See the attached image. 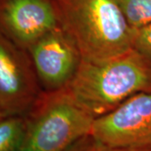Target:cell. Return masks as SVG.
<instances>
[{"instance_id":"8992f818","label":"cell","mask_w":151,"mask_h":151,"mask_svg":"<svg viewBox=\"0 0 151 151\" xmlns=\"http://www.w3.org/2000/svg\"><path fill=\"white\" fill-rule=\"evenodd\" d=\"M28 51L45 92L66 88L82 59L74 40L61 25L45 34Z\"/></svg>"},{"instance_id":"3957f363","label":"cell","mask_w":151,"mask_h":151,"mask_svg":"<svg viewBox=\"0 0 151 151\" xmlns=\"http://www.w3.org/2000/svg\"><path fill=\"white\" fill-rule=\"evenodd\" d=\"M24 118L19 151H71L90 136L94 120L66 88L42 91Z\"/></svg>"},{"instance_id":"277c9868","label":"cell","mask_w":151,"mask_h":151,"mask_svg":"<svg viewBox=\"0 0 151 151\" xmlns=\"http://www.w3.org/2000/svg\"><path fill=\"white\" fill-rule=\"evenodd\" d=\"M90 136L110 147L151 148V92L138 93L94 119Z\"/></svg>"},{"instance_id":"52a82bcc","label":"cell","mask_w":151,"mask_h":151,"mask_svg":"<svg viewBox=\"0 0 151 151\" xmlns=\"http://www.w3.org/2000/svg\"><path fill=\"white\" fill-rule=\"evenodd\" d=\"M60 25L56 0H0V33L25 50Z\"/></svg>"},{"instance_id":"9c48e42d","label":"cell","mask_w":151,"mask_h":151,"mask_svg":"<svg viewBox=\"0 0 151 151\" xmlns=\"http://www.w3.org/2000/svg\"><path fill=\"white\" fill-rule=\"evenodd\" d=\"M122 11L133 29L151 23V0H119Z\"/></svg>"},{"instance_id":"4fadbf2b","label":"cell","mask_w":151,"mask_h":151,"mask_svg":"<svg viewBox=\"0 0 151 151\" xmlns=\"http://www.w3.org/2000/svg\"><path fill=\"white\" fill-rule=\"evenodd\" d=\"M3 117H4V116L3 115V113H2V112H1V110H0V119H2Z\"/></svg>"},{"instance_id":"5b68a950","label":"cell","mask_w":151,"mask_h":151,"mask_svg":"<svg viewBox=\"0 0 151 151\" xmlns=\"http://www.w3.org/2000/svg\"><path fill=\"white\" fill-rule=\"evenodd\" d=\"M28 50L0 33V110L24 116L42 92Z\"/></svg>"},{"instance_id":"7c38bea8","label":"cell","mask_w":151,"mask_h":151,"mask_svg":"<svg viewBox=\"0 0 151 151\" xmlns=\"http://www.w3.org/2000/svg\"><path fill=\"white\" fill-rule=\"evenodd\" d=\"M86 138H87V137H86ZM86 139H84L83 140H81L71 151H83V147H84V143H85Z\"/></svg>"},{"instance_id":"7a4b0ae2","label":"cell","mask_w":151,"mask_h":151,"mask_svg":"<svg viewBox=\"0 0 151 151\" xmlns=\"http://www.w3.org/2000/svg\"><path fill=\"white\" fill-rule=\"evenodd\" d=\"M60 24L74 40L81 58L98 61L133 49V28L119 0H56Z\"/></svg>"},{"instance_id":"30bf717a","label":"cell","mask_w":151,"mask_h":151,"mask_svg":"<svg viewBox=\"0 0 151 151\" xmlns=\"http://www.w3.org/2000/svg\"><path fill=\"white\" fill-rule=\"evenodd\" d=\"M133 49L151 59V23L133 29Z\"/></svg>"},{"instance_id":"8fae6325","label":"cell","mask_w":151,"mask_h":151,"mask_svg":"<svg viewBox=\"0 0 151 151\" xmlns=\"http://www.w3.org/2000/svg\"><path fill=\"white\" fill-rule=\"evenodd\" d=\"M83 151H151V148H124V147H110L97 143L88 136L85 140Z\"/></svg>"},{"instance_id":"6da1fadb","label":"cell","mask_w":151,"mask_h":151,"mask_svg":"<svg viewBox=\"0 0 151 151\" xmlns=\"http://www.w3.org/2000/svg\"><path fill=\"white\" fill-rule=\"evenodd\" d=\"M66 89L96 119L138 93L151 92V59L134 49L103 60L81 59Z\"/></svg>"},{"instance_id":"ba28073f","label":"cell","mask_w":151,"mask_h":151,"mask_svg":"<svg viewBox=\"0 0 151 151\" xmlns=\"http://www.w3.org/2000/svg\"><path fill=\"white\" fill-rule=\"evenodd\" d=\"M24 131V116L3 117L0 119V151H19Z\"/></svg>"}]
</instances>
